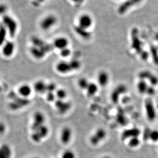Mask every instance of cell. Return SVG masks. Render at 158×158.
<instances>
[{
	"label": "cell",
	"instance_id": "obj_21",
	"mask_svg": "<svg viewBox=\"0 0 158 158\" xmlns=\"http://www.w3.org/2000/svg\"><path fill=\"white\" fill-rule=\"evenodd\" d=\"M149 86L147 84L145 80H140L137 84V89L139 93L141 94L146 92Z\"/></svg>",
	"mask_w": 158,
	"mask_h": 158
},
{
	"label": "cell",
	"instance_id": "obj_11",
	"mask_svg": "<svg viewBox=\"0 0 158 158\" xmlns=\"http://www.w3.org/2000/svg\"><path fill=\"white\" fill-rule=\"evenodd\" d=\"M56 69L59 73L64 74L72 71L70 64L66 61H61L58 63L56 66Z\"/></svg>",
	"mask_w": 158,
	"mask_h": 158
},
{
	"label": "cell",
	"instance_id": "obj_4",
	"mask_svg": "<svg viewBox=\"0 0 158 158\" xmlns=\"http://www.w3.org/2000/svg\"><path fill=\"white\" fill-rule=\"evenodd\" d=\"M145 107L147 119L150 121H154L156 118L157 114L156 109L151 99L149 98L146 100Z\"/></svg>",
	"mask_w": 158,
	"mask_h": 158
},
{
	"label": "cell",
	"instance_id": "obj_34",
	"mask_svg": "<svg viewBox=\"0 0 158 158\" xmlns=\"http://www.w3.org/2000/svg\"><path fill=\"white\" fill-rule=\"evenodd\" d=\"M31 139L34 142L39 143L40 141H41L42 138L37 132H34L31 135Z\"/></svg>",
	"mask_w": 158,
	"mask_h": 158
},
{
	"label": "cell",
	"instance_id": "obj_20",
	"mask_svg": "<svg viewBox=\"0 0 158 158\" xmlns=\"http://www.w3.org/2000/svg\"><path fill=\"white\" fill-rule=\"evenodd\" d=\"M7 31L4 25H0V46H2L5 43Z\"/></svg>",
	"mask_w": 158,
	"mask_h": 158
},
{
	"label": "cell",
	"instance_id": "obj_48",
	"mask_svg": "<svg viewBox=\"0 0 158 158\" xmlns=\"http://www.w3.org/2000/svg\"><path fill=\"white\" fill-rule=\"evenodd\" d=\"M1 90H2V88L0 87V92H1Z\"/></svg>",
	"mask_w": 158,
	"mask_h": 158
},
{
	"label": "cell",
	"instance_id": "obj_47",
	"mask_svg": "<svg viewBox=\"0 0 158 158\" xmlns=\"http://www.w3.org/2000/svg\"><path fill=\"white\" fill-rule=\"evenodd\" d=\"M111 158L109 156H105L103 157H102V158Z\"/></svg>",
	"mask_w": 158,
	"mask_h": 158
},
{
	"label": "cell",
	"instance_id": "obj_46",
	"mask_svg": "<svg viewBox=\"0 0 158 158\" xmlns=\"http://www.w3.org/2000/svg\"><path fill=\"white\" fill-rule=\"evenodd\" d=\"M155 39L158 41V33H157L156 35H155Z\"/></svg>",
	"mask_w": 158,
	"mask_h": 158
},
{
	"label": "cell",
	"instance_id": "obj_42",
	"mask_svg": "<svg viewBox=\"0 0 158 158\" xmlns=\"http://www.w3.org/2000/svg\"><path fill=\"white\" fill-rule=\"evenodd\" d=\"M141 58L142 59L146 61L149 57V53L146 51H142L141 53Z\"/></svg>",
	"mask_w": 158,
	"mask_h": 158
},
{
	"label": "cell",
	"instance_id": "obj_43",
	"mask_svg": "<svg viewBox=\"0 0 158 158\" xmlns=\"http://www.w3.org/2000/svg\"><path fill=\"white\" fill-rule=\"evenodd\" d=\"M5 130H6V127H5V125L1 122H0V135L4 133L5 131Z\"/></svg>",
	"mask_w": 158,
	"mask_h": 158
},
{
	"label": "cell",
	"instance_id": "obj_36",
	"mask_svg": "<svg viewBox=\"0 0 158 158\" xmlns=\"http://www.w3.org/2000/svg\"><path fill=\"white\" fill-rule=\"evenodd\" d=\"M56 89V85L53 83L47 84V92H53Z\"/></svg>",
	"mask_w": 158,
	"mask_h": 158
},
{
	"label": "cell",
	"instance_id": "obj_29",
	"mask_svg": "<svg viewBox=\"0 0 158 158\" xmlns=\"http://www.w3.org/2000/svg\"><path fill=\"white\" fill-rule=\"evenodd\" d=\"M55 95L57 96V97L59 99V100H63L64 99H65V98L66 97L67 92L65 90H63V89H60V90H57Z\"/></svg>",
	"mask_w": 158,
	"mask_h": 158
},
{
	"label": "cell",
	"instance_id": "obj_30",
	"mask_svg": "<svg viewBox=\"0 0 158 158\" xmlns=\"http://www.w3.org/2000/svg\"><path fill=\"white\" fill-rule=\"evenodd\" d=\"M71 65V68L72 71L74 70H78L81 67V63L80 62L77 60H73L72 61L69 62Z\"/></svg>",
	"mask_w": 158,
	"mask_h": 158
},
{
	"label": "cell",
	"instance_id": "obj_10",
	"mask_svg": "<svg viewBox=\"0 0 158 158\" xmlns=\"http://www.w3.org/2000/svg\"><path fill=\"white\" fill-rule=\"evenodd\" d=\"M55 106L60 113L65 114L71 108V104L69 102H65L63 100H58L55 101Z\"/></svg>",
	"mask_w": 158,
	"mask_h": 158
},
{
	"label": "cell",
	"instance_id": "obj_45",
	"mask_svg": "<svg viewBox=\"0 0 158 158\" xmlns=\"http://www.w3.org/2000/svg\"><path fill=\"white\" fill-rule=\"evenodd\" d=\"M72 2L74 3H81L82 2L83 0H71Z\"/></svg>",
	"mask_w": 158,
	"mask_h": 158
},
{
	"label": "cell",
	"instance_id": "obj_13",
	"mask_svg": "<svg viewBox=\"0 0 158 158\" xmlns=\"http://www.w3.org/2000/svg\"><path fill=\"white\" fill-rule=\"evenodd\" d=\"M98 82L101 87H105L108 84L109 76L108 73L105 71H101L98 75Z\"/></svg>",
	"mask_w": 158,
	"mask_h": 158
},
{
	"label": "cell",
	"instance_id": "obj_12",
	"mask_svg": "<svg viewBox=\"0 0 158 158\" xmlns=\"http://www.w3.org/2000/svg\"><path fill=\"white\" fill-rule=\"evenodd\" d=\"M15 43L12 41H7L3 48V53L6 57H9L13 54L15 50Z\"/></svg>",
	"mask_w": 158,
	"mask_h": 158
},
{
	"label": "cell",
	"instance_id": "obj_40",
	"mask_svg": "<svg viewBox=\"0 0 158 158\" xmlns=\"http://www.w3.org/2000/svg\"><path fill=\"white\" fill-rule=\"evenodd\" d=\"M151 130L149 128H146L144 130L143 133V139L144 140H148L149 139V136Z\"/></svg>",
	"mask_w": 158,
	"mask_h": 158
},
{
	"label": "cell",
	"instance_id": "obj_1",
	"mask_svg": "<svg viewBox=\"0 0 158 158\" xmlns=\"http://www.w3.org/2000/svg\"><path fill=\"white\" fill-rule=\"evenodd\" d=\"M3 25L6 28L8 34L11 37H14L17 31L18 25L17 22L13 17L5 15L2 17Z\"/></svg>",
	"mask_w": 158,
	"mask_h": 158
},
{
	"label": "cell",
	"instance_id": "obj_28",
	"mask_svg": "<svg viewBox=\"0 0 158 158\" xmlns=\"http://www.w3.org/2000/svg\"><path fill=\"white\" fill-rule=\"evenodd\" d=\"M31 42L33 43V46L38 47L41 48L45 45V43L41 39L37 37H33L31 39Z\"/></svg>",
	"mask_w": 158,
	"mask_h": 158
},
{
	"label": "cell",
	"instance_id": "obj_26",
	"mask_svg": "<svg viewBox=\"0 0 158 158\" xmlns=\"http://www.w3.org/2000/svg\"><path fill=\"white\" fill-rule=\"evenodd\" d=\"M152 73L150 71H141L138 74V76L140 80H145L146 79L149 80L150 76L152 75Z\"/></svg>",
	"mask_w": 158,
	"mask_h": 158
},
{
	"label": "cell",
	"instance_id": "obj_6",
	"mask_svg": "<svg viewBox=\"0 0 158 158\" xmlns=\"http://www.w3.org/2000/svg\"><path fill=\"white\" fill-rule=\"evenodd\" d=\"M127 87L123 84H121L118 86L111 93V98L112 102L114 103H118L120 95L125 93Z\"/></svg>",
	"mask_w": 158,
	"mask_h": 158
},
{
	"label": "cell",
	"instance_id": "obj_3",
	"mask_svg": "<svg viewBox=\"0 0 158 158\" xmlns=\"http://www.w3.org/2000/svg\"><path fill=\"white\" fill-rule=\"evenodd\" d=\"M93 19L91 15L84 13L80 16L78 19V27L80 28L87 31L92 26Z\"/></svg>",
	"mask_w": 158,
	"mask_h": 158
},
{
	"label": "cell",
	"instance_id": "obj_22",
	"mask_svg": "<svg viewBox=\"0 0 158 158\" xmlns=\"http://www.w3.org/2000/svg\"><path fill=\"white\" fill-rule=\"evenodd\" d=\"M12 101H14L17 103L21 108H22L23 107H25L27 105H29L31 102L28 99L24 97H17L16 99L13 100Z\"/></svg>",
	"mask_w": 158,
	"mask_h": 158
},
{
	"label": "cell",
	"instance_id": "obj_24",
	"mask_svg": "<svg viewBox=\"0 0 158 158\" xmlns=\"http://www.w3.org/2000/svg\"><path fill=\"white\" fill-rule=\"evenodd\" d=\"M151 55L154 64L158 66V50L157 47L152 46L151 49Z\"/></svg>",
	"mask_w": 158,
	"mask_h": 158
},
{
	"label": "cell",
	"instance_id": "obj_35",
	"mask_svg": "<svg viewBox=\"0 0 158 158\" xmlns=\"http://www.w3.org/2000/svg\"><path fill=\"white\" fill-rule=\"evenodd\" d=\"M71 53V50L68 47L60 50V55L63 58L68 57L70 55Z\"/></svg>",
	"mask_w": 158,
	"mask_h": 158
},
{
	"label": "cell",
	"instance_id": "obj_37",
	"mask_svg": "<svg viewBox=\"0 0 158 158\" xmlns=\"http://www.w3.org/2000/svg\"><path fill=\"white\" fill-rule=\"evenodd\" d=\"M7 10V7L4 4H0V16H4Z\"/></svg>",
	"mask_w": 158,
	"mask_h": 158
},
{
	"label": "cell",
	"instance_id": "obj_18",
	"mask_svg": "<svg viewBox=\"0 0 158 158\" xmlns=\"http://www.w3.org/2000/svg\"><path fill=\"white\" fill-rule=\"evenodd\" d=\"M33 123L35 124L42 125L45 122V116L42 112H36L33 116Z\"/></svg>",
	"mask_w": 158,
	"mask_h": 158
},
{
	"label": "cell",
	"instance_id": "obj_9",
	"mask_svg": "<svg viewBox=\"0 0 158 158\" xmlns=\"http://www.w3.org/2000/svg\"><path fill=\"white\" fill-rule=\"evenodd\" d=\"M72 135V132L70 128L64 127L63 128L61 133V140L64 144H68L70 142Z\"/></svg>",
	"mask_w": 158,
	"mask_h": 158
},
{
	"label": "cell",
	"instance_id": "obj_50",
	"mask_svg": "<svg viewBox=\"0 0 158 158\" xmlns=\"http://www.w3.org/2000/svg\"><path fill=\"white\" fill-rule=\"evenodd\" d=\"M157 48H158V46H157Z\"/></svg>",
	"mask_w": 158,
	"mask_h": 158
},
{
	"label": "cell",
	"instance_id": "obj_15",
	"mask_svg": "<svg viewBox=\"0 0 158 158\" xmlns=\"http://www.w3.org/2000/svg\"><path fill=\"white\" fill-rule=\"evenodd\" d=\"M30 52L31 55L36 59H42L45 55L46 52L42 50L41 48L33 46L30 49Z\"/></svg>",
	"mask_w": 158,
	"mask_h": 158
},
{
	"label": "cell",
	"instance_id": "obj_8",
	"mask_svg": "<svg viewBox=\"0 0 158 158\" xmlns=\"http://www.w3.org/2000/svg\"><path fill=\"white\" fill-rule=\"evenodd\" d=\"M68 40L64 36L58 37L55 39L53 42L54 47L60 50L68 47Z\"/></svg>",
	"mask_w": 158,
	"mask_h": 158
},
{
	"label": "cell",
	"instance_id": "obj_19",
	"mask_svg": "<svg viewBox=\"0 0 158 158\" xmlns=\"http://www.w3.org/2000/svg\"><path fill=\"white\" fill-rule=\"evenodd\" d=\"M19 92L23 97H27L31 95V90L28 85H23L19 88Z\"/></svg>",
	"mask_w": 158,
	"mask_h": 158
},
{
	"label": "cell",
	"instance_id": "obj_16",
	"mask_svg": "<svg viewBox=\"0 0 158 158\" xmlns=\"http://www.w3.org/2000/svg\"><path fill=\"white\" fill-rule=\"evenodd\" d=\"M35 91L39 93H44L47 92V84L42 81H39L34 85Z\"/></svg>",
	"mask_w": 158,
	"mask_h": 158
},
{
	"label": "cell",
	"instance_id": "obj_31",
	"mask_svg": "<svg viewBox=\"0 0 158 158\" xmlns=\"http://www.w3.org/2000/svg\"><path fill=\"white\" fill-rule=\"evenodd\" d=\"M149 139L152 142H158V130H151Z\"/></svg>",
	"mask_w": 158,
	"mask_h": 158
},
{
	"label": "cell",
	"instance_id": "obj_32",
	"mask_svg": "<svg viewBox=\"0 0 158 158\" xmlns=\"http://www.w3.org/2000/svg\"><path fill=\"white\" fill-rule=\"evenodd\" d=\"M61 158H76V156L73 151L67 150L63 152Z\"/></svg>",
	"mask_w": 158,
	"mask_h": 158
},
{
	"label": "cell",
	"instance_id": "obj_41",
	"mask_svg": "<svg viewBox=\"0 0 158 158\" xmlns=\"http://www.w3.org/2000/svg\"><path fill=\"white\" fill-rule=\"evenodd\" d=\"M55 94L53 92H48L46 98H47L48 101H50V102H53L55 99Z\"/></svg>",
	"mask_w": 158,
	"mask_h": 158
},
{
	"label": "cell",
	"instance_id": "obj_27",
	"mask_svg": "<svg viewBox=\"0 0 158 158\" xmlns=\"http://www.w3.org/2000/svg\"><path fill=\"white\" fill-rule=\"evenodd\" d=\"M140 144V140L138 137L132 138L128 142V146L132 148H135Z\"/></svg>",
	"mask_w": 158,
	"mask_h": 158
},
{
	"label": "cell",
	"instance_id": "obj_33",
	"mask_svg": "<svg viewBox=\"0 0 158 158\" xmlns=\"http://www.w3.org/2000/svg\"><path fill=\"white\" fill-rule=\"evenodd\" d=\"M149 81L151 83V86H152L157 85L158 84V77L154 74H152L149 78Z\"/></svg>",
	"mask_w": 158,
	"mask_h": 158
},
{
	"label": "cell",
	"instance_id": "obj_25",
	"mask_svg": "<svg viewBox=\"0 0 158 158\" xmlns=\"http://www.w3.org/2000/svg\"><path fill=\"white\" fill-rule=\"evenodd\" d=\"M36 132H37L40 135V136L43 139V138L46 137V136L48 135L49 130L47 126L43 125L39 128V130L36 131Z\"/></svg>",
	"mask_w": 158,
	"mask_h": 158
},
{
	"label": "cell",
	"instance_id": "obj_23",
	"mask_svg": "<svg viewBox=\"0 0 158 158\" xmlns=\"http://www.w3.org/2000/svg\"><path fill=\"white\" fill-rule=\"evenodd\" d=\"M90 83L87 79H86L85 78H81L79 79L78 85L81 89L86 90Z\"/></svg>",
	"mask_w": 158,
	"mask_h": 158
},
{
	"label": "cell",
	"instance_id": "obj_7",
	"mask_svg": "<svg viewBox=\"0 0 158 158\" xmlns=\"http://www.w3.org/2000/svg\"><path fill=\"white\" fill-rule=\"evenodd\" d=\"M141 133V131L138 128H132L126 130L123 132L122 138L123 139H131L132 138L138 137Z\"/></svg>",
	"mask_w": 158,
	"mask_h": 158
},
{
	"label": "cell",
	"instance_id": "obj_5",
	"mask_svg": "<svg viewBox=\"0 0 158 158\" xmlns=\"http://www.w3.org/2000/svg\"><path fill=\"white\" fill-rule=\"evenodd\" d=\"M106 136V132L104 129L102 128H98L95 133L90 138V142L92 145H97L103 139H104Z\"/></svg>",
	"mask_w": 158,
	"mask_h": 158
},
{
	"label": "cell",
	"instance_id": "obj_2",
	"mask_svg": "<svg viewBox=\"0 0 158 158\" xmlns=\"http://www.w3.org/2000/svg\"><path fill=\"white\" fill-rule=\"evenodd\" d=\"M57 23V18L53 15H48L42 19L40 23V28L43 31H47L52 29Z\"/></svg>",
	"mask_w": 158,
	"mask_h": 158
},
{
	"label": "cell",
	"instance_id": "obj_49",
	"mask_svg": "<svg viewBox=\"0 0 158 158\" xmlns=\"http://www.w3.org/2000/svg\"><path fill=\"white\" fill-rule=\"evenodd\" d=\"M37 158V157H33V158Z\"/></svg>",
	"mask_w": 158,
	"mask_h": 158
},
{
	"label": "cell",
	"instance_id": "obj_38",
	"mask_svg": "<svg viewBox=\"0 0 158 158\" xmlns=\"http://www.w3.org/2000/svg\"><path fill=\"white\" fill-rule=\"evenodd\" d=\"M146 93L149 95H154V94L156 93V90L154 86H150L148 87Z\"/></svg>",
	"mask_w": 158,
	"mask_h": 158
},
{
	"label": "cell",
	"instance_id": "obj_14",
	"mask_svg": "<svg viewBox=\"0 0 158 158\" xmlns=\"http://www.w3.org/2000/svg\"><path fill=\"white\" fill-rule=\"evenodd\" d=\"M12 151L7 144H3L0 147V158H11Z\"/></svg>",
	"mask_w": 158,
	"mask_h": 158
},
{
	"label": "cell",
	"instance_id": "obj_17",
	"mask_svg": "<svg viewBox=\"0 0 158 158\" xmlns=\"http://www.w3.org/2000/svg\"><path fill=\"white\" fill-rule=\"evenodd\" d=\"M98 90V86L95 83H90L86 89L87 93L90 97H92L95 95Z\"/></svg>",
	"mask_w": 158,
	"mask_h": 158
},
{
	"label": "cell",
	"instance_id": "obj_39",
	"mask_svg": "<svg viewBox=\"0 0 158 158\" xmlns=\"http://www.w3.org/2000/svg\"><path fill=\"white\" fill-rule=\"evenodd\" d=\"M117 121L120 124H123V125H124V124H126V119L125 116H122L121 114H120L117 116Z\"/></svg>",
	"mask_w": 158,
	"mask_h": 158
},
{
	"label": "cell",
	"instance_id": "obj_44",
	"mask_svg": "<svg viewBox=\"0 0 158 158\" xmlns=\"http://www.w3.org/2000/svg\"><path fill=\"white\" fill-rule=\"evenodd\" d=\"M17 97H18V96H17V95L16 93H15V92H10L9 94V97L10 99H12V100L16 99Z\"/></svg>",
	"mask_w": 158,
	"mask_h": 158
}]
</instances>
